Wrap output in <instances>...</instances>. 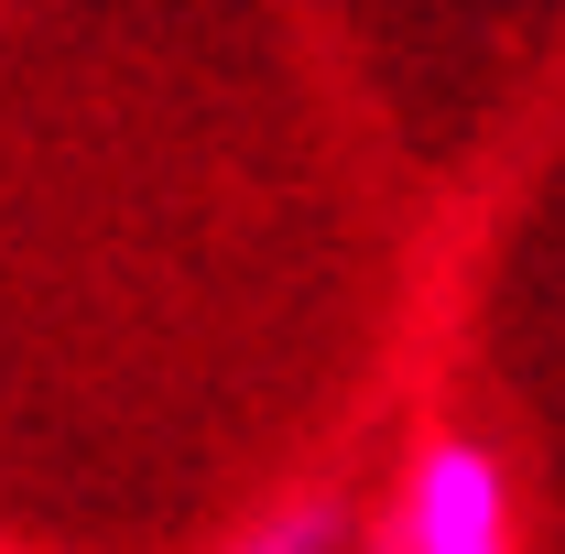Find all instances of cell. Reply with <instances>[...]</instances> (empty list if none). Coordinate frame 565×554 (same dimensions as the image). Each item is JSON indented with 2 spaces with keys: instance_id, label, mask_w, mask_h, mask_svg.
Returning a JSON list of instances; mask_svg holds the SVG:
<instances>
[{
  "instance_id": "obj_1",
  "label": "cell",
  "mask_w": 565,
  "mask_h": 554,
  "mask_svg": "<svg viewBox=\"0 0 565 554\" xmlns=\"http://www.w3.org/2000/svg\"><path fill=\"white\" fill-rule=\"evenodd\" d=\"M359 554H522V500H511V457L479 424H424L392 511L370 522Z\"/></svg>"
},
{
  "instance_id": "obj_2",
  "label": "cell",
  "mask_w": 565,
  "mask_h": 554,
  "mask_svg": "<svg viewBox=\"0 0 565 554\" xmlns=\"http://www.w3.org/2000/svg\"><path fill=\"white\" fill-rule=\"evenodd\" d=\"M349 544H370L349 489H282L273 511H250L217 554H349Z\"/></svg>"
}]
</instances>
